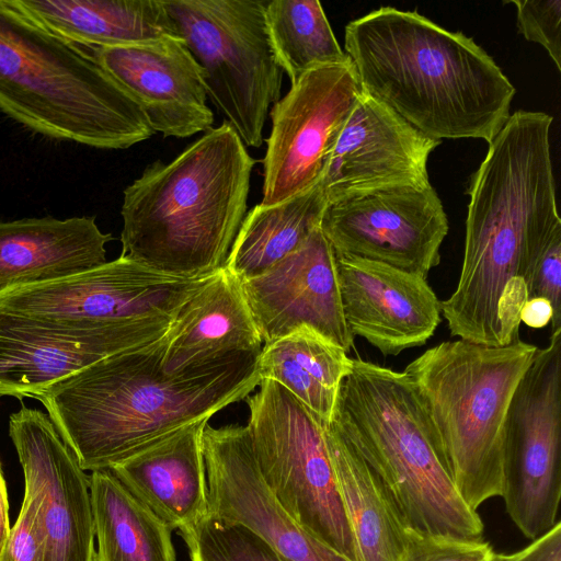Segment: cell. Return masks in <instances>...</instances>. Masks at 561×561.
Instances as JSON below:
<instances>
[{"instance_id": "cell-14", "label": "cell", "mask_w": 561, "mask_h": 561, "mask_svg": "<svg viewBox=\"0 0 561 561\" xmlns=\"http://www.w3.org/2000/svg\"><path fill=\"white\" fill-rule=\"evenodd\" d=\"M9 435L36 501L43 561H95L89 477L49 416L23 407L9 417Z\"/></svg>"}, {"instance_id": "cell-32", "label": "cell", "mask_w": 561, "mask_h": 561, "mask_svg": "<svg viewBox=\"0 0 561 561\" xmlns=\"http://www.w3.org/2000/svg\"><path fill=\"white\" fill-rule=\"evenodd\" d=\"M492 546L481 539L421 535L411 530L396 561H493Z\"/></svg>"}, {"instance_id": "cell-6", "label": "cell", "mask_w": 561, "mask_h": 561, "mask_svg": "<svg viewBox=\"0 0 561 561\" xmlns=\"http://www.w3.org/2000/svg\"><path fill=\"white\" fill-rule=\"evenodd\" d=\"M0 110L43 136L127 149L154 131L93 49L72 43L0 0Z\"/></svg>"}, {"instance_id": "cell-20", "label": "cell", "mask_w": 561, "mask_h": 561, "mask_svg": "<svg viewBox=\"0 0 561 561\" xmlns=\"http://www.w3.org/2000/svg\"><path fill=\"white\" fill-rule=\"evenodd\" d=\"M203 420L170 433L110 469L125 488L180 535L208 516Z\"/></svg>"}, {"instance_id": "cell-28", "label": "cell", "mask_w": 561, "mask_h": 561, "mask_svg": "<svg viewBox=\"0 0 561 561\" xmlns=\"http://www.w3.org/2000/svg\"><path fill=\"white\" fill-rule=\"evenodd\" d=\"M325 206L321 182L276 205H255L243 218L225 267L240 282L263 274L320 227Z\"/></svg>"}, {"instance_id": "cell-23", "label": "cell", "mask_w": 561, "mask_h": 561, "mask_svg": "<svg viewBox=\"0 0 561 561\" xmlns=\"http://www.w3.org/2000/svg\"><path fill=\"white\" fill-rule=\"evenodd\" d=\"M31 20L88 48L147 43L176 35L163 0H10Z\"/></svg>"}, {"instance_id": "cell-17", "label": "cell", "mask_w": 561, "mask_h": 561, "mask_svg": "<svg viewBox=\"0 0 561 561\" xmlns=\"http://www.w3.org/2000/svg\"><path fill=\"white\" fill-rule=\"evenodd\" d=\"M440 142L362 91L321 180L327 203L388 187L430 184L427 161Z\"/></svg>"}, {"instance_id": "cell-24", "label": "cell", "mask_w": 561, "mask_h": 561, "mask_svg": "<svg viewBox=\"0 0 561 561\" xmlns=\"http://www.w3.org/2000/svg\"><path fill=\"white\" fill-rule=\"evenodd\" d=\"M324 437L356 561H396L411 530L385 485L333 421Z\"/></svg>"}, {"instance_id": "cell-3", "label": "cell", "mask_w": 561, "mask_h": 561, "mask_svg": "<svg viewBox=\"0 0 561 561\" xmlns=\"http://www.w3.org/2000/svg\"><path fill=\"white\" fill-rule=\"evenodd\" d=\"M362 91L424 135L488 144L510 118L515 87L472 37L417 11L380 7L345 26Z\"/></svg>"}, {"instance_id": "cell-12", "label": "cell", "mask_w": 561, "mask_h": 561, "mask_svg": "<svg viewBox=\"0 0 561 561\" xmlns=\"http://www.w3.org/2000/svg\"><path fill=\"white\" fill-rule=\"evenodd\" d=\"M362 87L352 61L302 75L271 110L272 129L263 159V206L318 185Z\"/></svg>"}, {"instance_id": "cell-2", "label": "cell", "mask_w": 561, "mask_h": 561, "mask_svg": "<svg viewBox=\"0 0 561 561\" xmlns=\"http://www.w3.org/2000/svg\"><path fill=\"white\" fill-rule=\"evenodd\" d=\"M552 116L517 111L489 142L471 174L459 280L440 312L451 336L504 345L499 318L504 289L531 272L561 237L550 151Z\"/></svg>"}, {"instance_id": "cell-1", "label": "cell", "mask_w": 561, "mask_h": 561, "mask_svg": "<svg viewBox=\"0 0 561 561\" xmlns=\"http://www.w3.org/2000/svg\"><path fill=\"white\" fill-rule=\"evenodd\" d=\"M168 332L85 366L35 397L84 471L110 470L170 433L247 399L260 385L261 351L167 373Z\"/></svg>"}, {"instance_id": "cell-30", "label": "cell", "mask_w": 561, "mask_h": 561, "mask_svg": "<svg viewBox=\"0 0 561 561\" xmlns=\"http://www.w3.org/2000/svg\"><path fill=\"white\" fill-rule=\"evenodd\" d=\"M181 537L191 561H288L248 528L210 516Z\"/></svg>"}, {"instance_id": "cell-9", "label": "cell", "mask_w": 561, "mask_h": 561, "mask_svg": "<svg viewBox=\"0 0 561 561\" xmlns=\"http://www.w3.org/2000/svg\"><path fill=\"white\" fill-rule=\"evenodd\" d=\"M163 4L178 36L202 68L207 96L245 147H260L284 73L266 30V1L171 0Z\"/></svg>"}, {"instance_id": "cell-19", "label": "cell", "mask_w": 561, "mask_h": 561, "mask_svg": "<svg viewBox=\"0 0 561 561\" xmlns=\"http://www.w3.org/2000/svg\"><path fill=\"white\" fill-rule=\"evenodd\" d=\"M92 49L139 105L154 134L186 138L213 128L202 68L180 36Z\"/></svg>"}, {"instance_id": "cell-25", "label": "cell", "mask_w": 561, "mask_h": 561, "mask_svg": "<svg viewBox=\"0 0 561 561\" xmlns=\"http://www.w3.org/2000/svg\"><path fill=\"white\" fill-rule=\"evenodd\" d=\"M352 367L341 346L308 328L264 344L257 359L260 380L279 383L324 423Z\"/></svg>"}, {"instance_id": "cell-34", "label": "cell", "mask_w": 561, "mask_h": 561, "mask_svg": "<svg viewBox=\"0 0 561 561\" xmlns=\"http://www.w3.org/2000/svg\"><path fill=\"white\" fill-rule=\"evenodd\" d=\"M493 561H561V523L513 553H495Z\"/></svg>"}, {"instance_id": "cell-31", "label": "cell", "mask_w": 561, "mask_h": 561, "mask_svg": "<svg viewBox=\"0 0 561 561\" xmlns=\"http://www.w3.org/2000/svg\"><path fill=\"white\" fill-rule=\"evenodd\" d=\"M517 28L527 41L541 45L561 71V0H511Z\"/></svg>"}, {"instance_id": "cell-7", "label": "cell", "mask_w": 561, "mask_h": 561, "mask_svg": "<svg viewBox=\"0 0 561 561\" xmlns=\"http://www.w3.org/2000/svg\"><path fill=\"white\" fill-rule=\"evenodd\" d=\"M538 347L442 342L405 369L415 383L453 482L473 511L501 496L505 423L515 389Z\"/></svg>"}, {"instance_id": "cell-36", "label": "cell", "mask_w": 561, "mask_h": 561, "mask_svg": "<svg viewBox=\"0 0 561 561\" xmlns=\"http://www.w3.org/2000/svg\"><path fill=\"white\" fill-rule=\"evenodd\" d=\"M10 530L8 492L0 466V556L8 542Z\"/></svg>"}, {"instance_id": "cell-27", "label": "cell", "mask_w": 561, "mask_h": 561, "mask_svg": "<svg viewBox=\"0 0 561 561\" xmlns=\"http://www.w3.org/2000/svg\"><path fill=\"white\" fill-rule=\"evenodd\" d=\"M89 488L95 561H176L172 529L111 470L92 471Z\"/></svg>"}, {"instance_id": "cell-4", "label": "cell", "mask_w": 561, "mask_h": 561, "mask_svg": "<svg viewBox=\"0 0 561 561\" xmlns=\"http://www.w3.org/2000/svg\"><path fill=\"white\" fill-rule=\"evenodd\" d=\"M256 160L226 121L124 190L122 256L182 278L225 267L247 214Z\"/></svg>"}, {"instance_id": "cell-33", "label": "cell", "mask_w": 561, "mask_h": 561, "mask_svg": "<svg viewBox=\"0 0 561 561\" xmlns=\"http://www.w3.org/2000/svg\"><path fill=\"white\" fill-rule=\"evenodd\" d=\"M0 561H43L36 501L26 491H24L20 514L11 527Z\"/></svg>"}, {"instance_id": "cell-15", "label": "cell", "mask_w": 561, "mask_h": 561, "mask_svg": "<svg viewBox=\"0 0 561 561\" xmlns=\"http://www.w3.org/2000/svg\"><path fill=\"white\" fill-rule=\"evenodd\" d=\"M208 516L253 531L288 561H348L302 529L265 483L247 426L203 431Z\"/></svg>"}, {"instance_id": "cell-5", "label": "cell", "mask_w": 561, "mask_h": 561, "mask_svg": "<svg viewBox=\"0 0 561 561\" xmlns=\"http://www.w3.org/2000/svg\"><path fill=\"white\" fill-rule=\"evenodd\" d=\"M352 362L332 421L378 476L405 526L421 535L483 538L482 519L459 495L411 377Z\"/></svg>"}, {"instance_id": "cell-22", "label": "cell", "mask_w": 561, "mask_h": 561, "mask_svg": "<svg viewBox=\"0 0 561 561\" xmlns=\"http://www.w3.org/2000/svg\"><path fill=\"white\" fill-rule=\"evenodd\" d=\"M262 339L241 282L226 267L181 307L169 332L163 368L176 373L238 352H260Z\"/></svg>"}, {"instance_id": "cell-21", "label": "cell", "mask_w": 561, "mask_h": 561, "mask_svg": "<svg viewBox=\"0 0 561 561\" xmlns=\"http://www.w3.org/2000/svg\"><path fill=\"white\" fill-rule=\"evenodd\" d=\"M111 240L94 217L0 220V294L102 265Z\"/></svg>"}, {"instance_id": "cell-18", "label": "cell", "mask_w": 561, "mask_h": 561, "mask_svg": "<svg viewBox=\"0 0 561 561\" xmlns=\"http://www.w3.org/2000/svg\"><path fill=\"white\" fill-rule=\"evenodd\" d=\"M346 327L383 356L424 345L440 323V301L426 278L367 259L335 256Z\"/></svg>"}, {"instance_id": "cell-13", "label": "cell", "mask_w": 561, "mask_h": 561, "mask_svg": "<svg viewBox=\"0 0 561 561\" xmlns=\"http://www.w3.org/2000/svg\"><path fill=\"white\" fill-rule=\"evenodd\" d=\"M320 229L335 256H358L427 278L440 262L439 250L449 226L430 183L327 203Z\"/></svg>"}, {"instance_id": "cell-16", "label": "cell", "mask_w": 561, "mask_h": 561, "mask_svg": "<svg viewBox=\"0 0 561 561\" xmlns=\"http://www.w3.org/2000/svg\"><path fill=\"white\" fill-rule=\"evenodd\" d=\"M241 286L264 344L308 328L346 353L353 347L335 255L320 227L299 249Z\"/></svg>"}, {"instance_id": "cell-10", "label": "cell", "mask_w": 561, "mask_h": 561, "mask_svg": "<svg viewBox=\"0 0 561 561\" xmlns=\"http://www.w3.org/2000/svg\"><path fill=\"white\" fill-rule=\"evenodd\" d=\"M247 398L245 425L259 470L283 508L309 535L356 561L324 437V422L273 380Z\"/></svg>"}, {"instance_id": "cell-8", "label": "cell", "mask_w": 561, "mask_h": 561, "mask_svg": "<svg viewBox=\"0 0 561 561\" xmlns=\"http://www.w3.org/2000/svg\"><path fill=\"white\" fill-rule=\"evenodd\" d=\"M210 276L174 277L119 255L67 277L0 294V322L49 335L140 346L163 336Z\"/></svg>"}, {"instance_id": "cell-35", "label": "cell", "mask_w": 561, "mask_h": 561, "mask_svg": "<svg viewBox=\"0 0 561 561\" xmlns=\"http://www.w3.org/2000/svg\"><path fill=\"white\" fill-rule=\"evenodd\" d=\"M553 317L551 304L542 297L528 299L522 307L519 319L527 327L542 329L549 324Z\"/></svg>"}, {"instance_id": "cell-29", "label": "cell", "mask_w": 561, "mask_h": 561, "mask_svg": "<svg viewBox=\"0 0 561 561\" xmlns=\"http://www.w3.org/2000/svg\"><path fill=\"white\" fill-rule=\"evenodd\" d=\"M265 24L276 61L294 84L306 72L351 61L318 0H273Z\"/></svg>"}, {"instance_id": "cell-26", "label": "cell", "mask_w": 561, "mask_h": 561, "mask_svg": "<svg viewBox=\"0 0 561 561\" xmlns=\"http://www.w3.org/2000/svg\"><path fill=\"white\" fill-rule=\"evenodd\" d=\"M129 348L122 343L49 335L0 322V396L35 399L56 381Z\"/></svg>"}, {"instance_id": "cell-11", "label": "cell", "mask_w": 561, "mask_h": 561, "mask_svg": "<svg viewBox=\"0 0 561 561\" xmlns=\"http://www.w3.org/2000/svg\"><path fill=\"white\" fill-rule=\"evenodd\" d=\"M501 497L512 522L530 540L560 522L561 329L538 348L511 400Z\"/></svg>"}]
</instances>
